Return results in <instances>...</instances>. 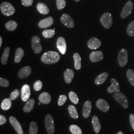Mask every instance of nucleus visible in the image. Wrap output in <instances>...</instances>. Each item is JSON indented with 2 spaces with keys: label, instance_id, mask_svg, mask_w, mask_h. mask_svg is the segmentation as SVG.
Instances as JSON below:
<instances>
[{
  "label": "nucleus",
  "instance_id": "obj_1",
  "mask_svg": "<svg viewBox=\"0 0 134 134\" xmlns=\"http://www.w3.org/2000/svg\"><path fill=\"white\" fill-rule=\"evenodd\" d=\"M60 59V55L56 52L50 51L44 53L41 60L46 64H53L58 62Z\"/></svg>",
  "mask_w": 134,
  "mask_h": 134
},
{
  "label": "nucleus",
  "instance_id": "obj_2",
  "mask_svg": "<svg viewBox=\"0 0 134 134\" xmlns=\"http://www.w3.org/2000/svg\"><path fill=\"white\" fill-rule=\"evenodd\" d=\"M0 9L2 13L6 16H10L15 13L14 7L8 2H4L1 4Z\"/></svg>",
  "mask_w": 134,
  "mask_h": 134
},
{
  "label": "nucleus",
  "instance_id": "obj_3",
  "mask_svg": "<svg viewBox=\"0 0 134 134\" xmlns=\"http://www.w3.org/2000/svg\"><path fill=\"white\" fill-rule=\"evenodd\" d=\"M113 97L115 100L117 101L125 109H127L128 107V100L123 93L120 92H115L113 94Z\"/></svg>",
  "mask_w": 134,
  "mask_h": 134
},
{
  "label": "nucleus",
  "instance_id": "obj_4",
  "mask_svg": "<svg viewBox=\"0 0 134 134\" xmlns=\"http://www.w3.org/2000/svg\"><path fill=\"white\" fill-rule=\"evenodd\" d=\"M45 125L47 132L49 134H53L55 132V126L52 116L47 114L45 117Z\"/></svg>",
  "mask_w": 134,
  "mask_h": 134
},
{
  "label": "nucleus",
  "instance_id": "obj_5",
  "mask_svg": "<svg viewBox=\"0 0 134 134\" xmlns=\"http://www.w3.org/2000/svg\"><path fill=\"white\" fill-rule=\"evenodd\" d=\"M100 23L104 28L107 29L110 28L113 23L111 14L109 13H106L103 14L101 16Z\"/></svg>",
  "mask_w": 134,
  "mask_h": 134
},
{
  "label": "nucleus",
  "instance_id": "obj_6",
  "mask_svg": "<svg viewBox=\"0 0 134 134\" xmlns=\"http://www.w3.org/2000/svg\"><path fill=\"white\" fill-rule=\"evenodd\" d=\"M128 52L126 49H121L118 56V62L120 66L124 67L128 62Z\"/></svg>",
  "mask_w": 134,
  "mask_h": 134
},
{
  "label": "nucleus",
  "instance_id": "obj_7",
  "mask_svg": "<svg viewBox=\"0 0 134 134\" xmlns=\"http://www.w3.org/2000/svg\"><path fill=\"white\" fill-rule=\"evenodd\" d=\"M134 4L131 1H129L124 5L122 10L121 16L122 19H125L131 14L133 10Z\"/></svg>",
  "mask_w": 134,
  "mask_h": 134
},
{
  "label": "nucleus",
  "instance_id": "obj_8",
  "mask_svg": "<svg viewBox=\"0 0 134 134\" xmlns=\"http://www.w3.org/2000/svg\"><path fill=\"white\" fill-rule=\"evenodd\" d=\"M31 44L34 53L39 54L41 52L42 47L41 45V41L39 37L37 36H34L31 40Z\"/></svg>",
  "mask_w": 134,
  "mask_h": 134
},
{
  "label": "nucleus",
  "instance_id": "obj_9",
  "mask_svg": "<svg viewBox=\"0 0 134 134\" xmlns=\"http://www.w3.org/2000/svg\"><path fill=\"white\" fill-rule=\"evenodd\" d=\"M31 95L30 87L28 85L25 84L23 86L21 90V97L22 100L26 102L29 100Z\"/></svg>",
  "mask_w": 134,
  "mask_h": 134
},
{
  "label": "nucleus",
  "instance_id": "obj_10",
  "mask_svg": "<svg viewBox=\"0 0 134 134\" xmlns=\"http://www.w3.org/2000/svg\"><path fill=\"white\" fill-rule=\"evenodd\" d=\"M9 121L10 124L12 125V126L14 127L18 134H24L23 130L21 124L15 117L13 116L10 117Z\"/></svg>",
  "mask_w": 134,
  "mask_h": 134
},
{
  "label": "nucleus",
  "instance_id": "obj_11",
  "mask_svg": "<svg viewBox=\"0 0 134 134\" xmlns=\"http://www.w3.org/2000/svg\"><path fill=\"white\" fill-rule=\"evenodd\" d=\"M56 45L60 52L64 55L67 51V44L64 38L63 37H59L57 41Z\"/></svg>",
  "mask_w": 134,
  "mask_h": 134
},
{
  "label": "nucleus",
  "instance_id": "obj_12",
  "mask_svg": "<svg viewBox=\"0 0 134 134\" xmlns=\"http://www.w3.org/2000/svg\"><path fill=\"white\" fill-rule=\"evenodd\" d=\"M61 21L63 24L69 28H72L75 26V23L71 17L68 14H63L61 18Z\"/></svg>",
  "mask_w": 134,
  "mask_h": 134
},
{
  "label": "nucleus",
  "instance_id": "obj_13",
  "mask_svg": "<svg viewBox=\"0 0 134 134\" xmlns=\"http://www.w3.org/2000/svg\"><path fill=\"white\" fill-rule=\"evenodd\" d=\"M97 107L102 112H107L109 110V105L106 101L103 99H99L96 102Z\"/></svg>",
  "mask_w": 134,
  "mask_h": 134
},
{
  "label": "nucleus",
  "instance_id": "obj_14",
  "mask_svg": "<svg viewBox=\"0 0 134 134\" xmlns=\"http://www.w3.org/2000/svg\"><path fill=\"white\" fill-rule=\"evenodd\" d=\"M90 58L92 62H98L103 59V54L100 51H93L90 54Z\"/></svg>",
  "mask_w": 134,
  "mask_h": 134
},
{
  "label": "nucleus",
  "instance_id": "obj_15",
  "mask_svg": "<svg viewBox=\"0 0 134 134\" xmlns=\"http://www.w3.org/2000/svg\"><path fill=\"white\" fill-rule=\"evenodd\" d=\"M53 18L50 16L40 20L38 26L41 29H46L51 26L53 24Z\"/></svg>",
  "mask_w": 134,
  "mask_h": 134
},
{
  "label": "nucleus",
  "instance_id": "obj_16",
  "mask_svg": "<svg viewBox=\"0 0 134 134\" xmlns=\"http://www.w3.org/2000/svg\"><path fill=\"white\" fill-rule=\"evenodd\" d=\"M101 45V42L100 40L96 37H93L90 39L87 42L88 47L92 50L98 49L100 47Z\"/></svg>",
  "mask_w": 134,
  "mask_h": 134
},
{
  "label": "nucleus",
  "instance_id": "obj_17",
  "mask_svg": "<svg viewBox=\"0 0 134 134\" xmlns=\"http://www.w3.org/2000/svg\"><path fill=\"white\" fill-rule=\"evenodd\" d=\"M111 81V85L107 88L108 92L110 93L120 92L119 85L118 82L117 81V80H116L115 79H112Z\"/></svg>",
  "mask_w": 134,
  "mask_h": 134
},
{
  "label": "nucleus",
  "instance_id": "obj_18",
  "mask_svg": "<svg viewBox=\"0 0 134 134\" xmlns=\"http://www.w3.org/2000/svg\"><path fill=\"white\" fill-rule=\"evenodd\" d=\"M91 102L90 101H86L84 103L82 109V115L84 118H87L91 112Z\"/></svg>",
  "mask_w": 134,
  "mask_h": 134
},
{
  "label": "nucleus",
  "instance_id": "obj_19",
  "mask_svg": "<svg viewBox=\"0 0 134 134\" xmlns=\"http://www.w3.org/2000/svg\"><path fill=\"white\" fill-rule=\"evenodd\" d=\"M31 73V68L29 66H26L21 68L19 70L18 77L20 79H24L30 76Z\"/></svg>",
  "mask_w": 134,
  "mask_h": 134
},
{
  "label": "nucleus",
  "instance_id": "obj_20",
  "mask_svg": "<svg viewBox=\"0 0 134 134\" xmlns=\"http://www.w3.org/2000/svg\"><path fill=\"white\" fill-rule=\"evenodd\" d=\"M38 99L41 103L47 104L51 102V97L48 92H44L39 96Z\"/></svg>",
  "mask_w": 134,
  "mask_h": 134
},
{
  "label": "nucleus",
  "instance_id": "obj_21",
  "mask_svg": "<svg viewBox=\"0 0 134 134\" xmlns=\"http://www.w3.org/2000/svg\"><path fill=\"white\" fill-rule=\"evenodd\" d=\"M65 81L67 83H71L74 77V72L71 69H67L64 74Z\"/></svg>",
  "mask_w": 134,
  "mask_h": 134
},
{
  "label": "nucleus",
  "instance_id": "obj_22",
  "mask_svg": "<svg viewBox=\"0 0 134 134\" xmlns=\"http://www.w3.org/2000/svg\"><path fill=\"white\" fill-rule=\"evenodd\" d=\"M92 123L93 127V129L96 134L99 133L101 129V124L100 121L98 117L94 115L92 117Z\"/></svg>",
  "mask_w": 134,
  "mask_h": 134
},
{
  "label": "nucleus",
  "instance_id": "obj_23",
  "mask_svg": "<svg viewBox=\"0 0 134 134\" xmlns=\"http://www.w3.org/2000/svg\"><path fill=\"white\" fill-rule=\"evenodd\" d=\"M108 77V74L107 72H103L98 75L96 78L95 83L96 85H100L105 82L106 79Z\"/></svg>",
  "mask_w": 134,
  "mask_h": 134
},
{
  "label": "nucleus",
  "instance_id": "obj_24",
  "mask_svg": "<svg viewBox=\"0 0 134 134\" xmlns=\"http://www.w3.org/2000/svg\"><path fill=\"white\" fill-rule=\"evenodd\" d=\"M24 50L22 48H18L15 51L14 62L16 63L20 62L22 58L24 56Z\"/></svg>",
  "mask_w": 134,
  "mask_h": 134
},
{
  "label": "nucleus",
  "instance_id": "obj_25",
  "mask_svg": "<svg viewBox=\"0 0 134 134\" xmlns=\"http://www.w3.org/2000/svg\"><path fill=\"white\" fill-rule=\"evenodd\" d=\"M73 58L75 62L74 66L75 69L77 70H79L81 68V58L79 54L77 53H75L74 54Z\"/></svg>",
  "mask_w": 134,
  "mask_h": 134
},
{
  "label": "nucleus",
  "instance_id": "obj_26",
  "mask_svg": "<svg viewBox=\"0 0 134 134\" xmlns=\"http://www.w3.org/2000/svg\"><path fill=\"white\" fill-rule=\"evenodd\" d=\"M37 9L41 14H47L49 13V9L48 7L42 3H39L37 4Z\"/></svg>",
  "mask_w": 134,
  "mask_h": 134
},
{
  "label": "nucleus",
  "instance_id": "obj_27",
  "mask_svg": "<svg viewBox=\"0 0 134 134\" xmlns=\"http://www.w3.org/2000/svg\"><path fill=\"white\" fill-rule=\"evenodd\" d=\"M10 48L9 47H7L5 48L3 55L1 58V63L3 65H6L10 55Z\"/></svg>",
  "mask_w": 134,
  "mask_h": 134
},
{
  "label": "nucleus",
  "instance_id": "obj_28",
  "mask_svg": "<svg viewBox=\"0 0 134 134\" xmlns=\"http://www.w3.org/2000/svg\"><path fill=\"white\" fill-rule=\"evenodd\" d=\"M34 104H35V100L34 99H31L26 102V103L25 104V105L24 107L23 110L26 113L31 112L34 108Z\"/></svg>",
  "mask_w": 134,
  "mask_h": 134
},
{
  "label": "nucleus",
  "instance_id": "obj_29",
  "mask_svg": "<svg viewBox=\"0 0 134 134\" xmlns=\"http://www.w3.org/2000/svg\"><path fill=\"white\" fill-rule=\"evenodd\" d=\"M12 106V100L10 98H5L4 99L1 104V107L3 110H8Z\"/></svg>",
  "mask_w": 134,
  "mask_h": 134
},
{
  "label": "nucleus",
  "instance_id": "obj_30",
  "mask_svg": "<svg viewBox=\"0 0 134 134\" xmlns=\"http://www.w3.org/2000/svg\"><path fill=\"white\" fill-rule=\"evenodd\" d=\"M68 111L70 115L72 118L74 119H77L79 118V114L77 112L76 108L72 105H70L68 107Z\"/></svg>",
  "mask_w": 134,
  "mask_h": 134
},
{
  "label": "nucleus",
  "instance_id": "obj_31",
  "mask_svg": "<svg viewBox=\"0 0 134 134\" xmlns=\"http://www.w3.org/2000/svg\"><path fill=\"white\" fill-rule=\"evenodd\" d=\"M5 27L9 31H14L18 27V24L14 20H10L6 23Z\"/></svg>",
  "mask_w": 134,
  "mask_h": 134
},
{
  "label": "nucleus",
  "instance_id": "obj_32",
  "mask_svg": "<svg viewBox=\"0 0 134 134\" xmlns=\"http://www.w3.org/2000/svg\"><path fill=\"white\" fill-rule=\"evenodd\" d=\"M38 126L35 122H32L29 125V134H37Z\"/></svg>",
  "mask_w": 134,
  "mask_h": 134
},
{
  "label": "nucleus",
  "instance_id": "obj_33",
  "mask_svg": "<svg viewBox=\"0 0 134 134\" xmlns=\"http://www.w3.org/2000/svg\"><path fill=\"white\" fill-rule=\"evenodd\" d=\"M69 96L70 99L74 104H78L79 101V97L77 96V94L75 92L72 91H70L69 93Z\"/></svg>",
  "mask_w": 134,
  "mask_h": 134
},
{
  "label": "nucleus",
  "instance_id": "obj_34",
  "mask_svg": "<svg viewBox=\"0 0 134 134\" xmlns=\"http://www.w3.org/2000/svg\"><path fill=\"white\" fill-rule=\"evenodd\" d=\"M55 32L54 29H47L45 30L42 32L43 37L46 38H50L52 37L55 35Z\"/></svg>",
  "mask_w": 134,
  "mask_h": 134
},
{
  "label": "nucleus",
  "instance_id": "obj_35",
  "mask_svg": "<svg viewBox=\"0 0 134 134\" xmlns=\"http://www.w3.org/2000/svg\"><path fill=\"white\" fill-rule=\"evenodd\" d=\"M70 131L72 134H82L81 130L76 125H72L70 126Z\"/></svg>",
  "mask_w": 134,
  "mask_h": 134
},
{
  "label": "nucleus",
  "instance_id": "obj_36",
  "mask_svg": "<svg viewBox=\"0 0 134 134\" xmlns=\"http://www.w3.org/2000/svg\"><path fill=\"white\" fill-rule=\"evenodd\" d=\"M127 76L131 84L134 86V71L129 69L127 72Z\"/></svg>",
  "mask_w": 134,
  "mask_h": 134
},
{
  "label": "nucleus",
  "instance_id": "obj_37",
  "mask_svg": "<svg viewBox=\"0 0 134 134\" xmlns=\"http://www.w3.org/2000/svg\"><path fill=\"white\" fill-rule=\"evenodd\" d=\"M127 32L130 36H134V21H132L129 24L127 29Z\"/></svg>",
  "mask_w": 134,
  "mask_h": 134
},
{
  "label": "nucleus",
  "instance_id": "obj_38",
  "mask_svg": "<svg viewBox=\"0 0 134 134\" xmlns=\"http://www.w3.org/2000/svg\"><path fill=\"white\" fill-rule=\"evenodd\" d=\"M56 4L58 10H62L65 7L66 5V2L65 0H57Z\"/></svg>",
  "mask_w": 134,
  "mask_h": 134
},
{
  "label": "nucleus",
  "instance_id": "obj_39",
  "mask_svg": "<svg viewBox=\"0 0 134 134\" xmlns=\"http://www.w3.org/2000/svg\"><path fill=\"white\" fill-rule=\"evenodd\" d=\"M19 96V91L18 90L15 89L14 91H12L10 94V99L12 100H15Z\"/></svg>",
  "mask_w": 134,
  "mask_h": 134
},
{
  "label": "nucleus",
  "instance_id": "obj_40",
  "mask_svg": "<svg viewBox=\"0 0 134 134\" xmlns=\"http://www.w3.org/2000/svg\"><path fill=\"white\" fill-rule=\"evenodd\" d=\"M42 87V82L40 80H38L34 83V90L35 91H40Z\"/></svg>",
  "mask_w": 134,
  "mask_h": 134
},
{
  "label": "nucleus",
  "instance_id": "obj_41",
  "mask_svg": "<svg viewBox=\"0 0 134 134\" xmlns=\"http://www.w3.org/2000/svg\"><path fill=\"white\" fill-rule=\"evenodd\" d=\"M67 99V96H65V95H64V94L61 95V96H60L59 100H58V105L60 106L63 105L65 103V102H66Z\"/></svg>",
  "mask_w": 134,
  "mask_h": 134
},
{
  "label": "nucleus",
  "instance_id": "obj_42",
  "mask_svg": "<svg viewBox=\"0 0 134 134\" xmlns=\"http://www.w3.org/2000/svg\"><path fill=\"white\" fill-rule=\"evenodd\" d=\"M10 85L8 80L2 77L0 78V86L2 87H8Z\"/></svg>",
  "mask_w": 134,
  "mask_h": 134
},
{
  "label": "nucleus",
  "instance_id": "obj_43",
  "mask_svg": "<svg viewBox=\"0 0 134 134\" xmlns=\"http://www.w3.org/2000/svg\"><path fill=\"white\" fill-rule=\"evenodd\" d=\"M34 0H21L22 4L25 7H29L32 5Z\"/></svg>",
  "mask_w": 134,
  "mask_h": 134
},
{
  "label": "nucleus",
  "instance_id": "obj_44",
  "mask_svg": "<svg viewBox=\"0 0 134 134\" xmlns=\"http://www.w3.org/2000/svg\"><path fill=\"white\" fill-rule=\"evenodd\" d=\"M130 121L131 125V126L134 130V115L133 114H131L130 115Z\"/></svg>",
  "mask_w": 134,
  "mask_h": 134
},
{
  "label": "nucleus",
  "instance_id": "obj_45",
  "mask_svg": "<svg viewBox=\"0 0 134 134\" xmlns=\"http://www.w3.org/2000/svg\"><path fill=\"white\" fill-rule=\"evenodd\" d=\"M6 121H7V119L5 116L4 115H0V125H2L4 124L5 123Z\"/></svg>",
  "mask_w": 134,
  "mask_h": 134
},
{
  "label": "nucleus",
  "instance_id": "obj_46",
  "mask_svg": "<svg viewBox=\"0 0 134 134\" xmlns=\"http://www.w3.org/2000/svg\"><path fill=\"white\" fill-rule=\"evenodd\" d=\"M2 43H3V39H2V37H0V47L2 46Z\"/></svg>",
  "mask_w": 134,
  "mask_h": 134
},
{
  "label": "nucleus",
  "instance_id": "obj_47",
  "mask_svg": "<svg viewBox=\"0 0 134 134\" xmlns=\"http://www.w3.org/2000/svg\"><path fill=\"white\" fill-rule=\"evenodd\" d=\"M117 134H123V132H121V131H119V132L117 133Z\"/></svg>",
  "mask_w": 134,
  "mask_h": 134
},
{
  "label": "nucleus",
  "instance_id": "obj_48",
  "mask_svg": "<svg viewBox=\"0 0 134 134\" xmlns=\"http://www.w3.org/2000/svg\"><path fill=\"white\" fill-rule=\"evenodd\" d=\"M76 2H79L80 1H81V0H75Z\"/></svg>",
  "mask_w": 134,
  "mask_h": 134
},
{
  "label": "nucleus",
  "instance_id": "obj_49",
  "mask_svg": "<svg viewBox=\"0 0 134 134\" xmlns=\"http://www.w3.org/2000/svg\"><path fill=\"white\" fill-rule=\"evenodd\" d=\"M41 102H39V103H38L39 105H40V104H41Z\"/></svg>",
  "mask_w": 134,
  "mask_h": 134
}]
</instances>
